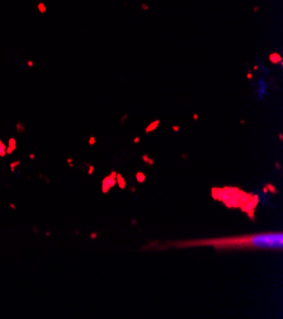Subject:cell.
I'll return each mask as SVG.
<instances>
[{
  "label": "cell",
  "mask_w": 283,
  "mask_h": 319,
  "mask_svg": "<svg viewBox=\"0 0 283 319\" xmlns=\"http://www.w3.org/2000/svg\"><path fill=\"white\" fill-rule=\"evenodd\" d=\"M211 245L219 249L228 248H246V249H282L283 247V234L278 233H259L249 234L240 237H227L216 238L206 240H188V242L174 243V247H201Z\"/></svg>",
  "instance_id": "1"
},
{
  "label": "cell",
  "mask_w": 283,
  "mask_h": 319,
  "mask_svg": "<svg viewBox=\"0 0 283 319\" xmlns=\"http://www.w3.org/2000/svg\"><path fill=\"white\" fill-rule=\"evenodd\" d=\"M212 197L216 200L222 201L227 207H239L244 212L248 214L254 220V210L259 202V197L256 195L246 193V192L234 188V187H225V188H212Z\"/></svg>",
  "instance_id": "2"
},
{
  "label": "cell",
  "mask_w": 283,
  "mask_h": 319,
  "mask_svg": "<svg viewBox=\"0 0 283 319\" xmlns=\"http://www.w3.org/2000/svg\"><path fill=\"white\" fill-rule=\"evenodd\" d=\"M116 176H117V173L112 172L109 176H107L103 179V182H102V191H103L104 193H107V192L109 191L114 184H116Z\"/></svg>",
  "instance_id": "3"
},
{
  "label": "cell",
  "mask_w": 283,
  "mask_h": 319,
  "mask_svg": "<svg viewBox=\"0 0 283 319\" xmlns=\"http://www.w3.org/2000/svg\"><path fill=\"white\" fill-rule=\"evenodd\" d=\"M258 93H259V95H258V98L259 99H262L264 95H266V93H267V83L264 81V80H260L259 81V89H258Z\"/></svg>",
  "instance_id": "4"
},
{
  "label": "cell",
  "mask_w": 283,
  "mask_h": 319,
  "mask_svg": "<svg viewBox=\"0 0 283 319\" xmlns=\"http://www.w3.org/2000/svg\"><path fill=\"white\" fill-rule=\"evenodd\" d=\"M15 148H17V145H15V140L14 139H10L9 140V146H8V149H7V154H11L15 150Z\"/></svg>",
  "instance_id": "5"
},
{
  "label": "cell",
  "mask_w": 283,
  "mask_h": 319,
  "mask_svg": "<svg viewBox=\"0 0 283 319\" xmlns=\"http://www.w3.org/2000/svg\"><path fill=\"white\" fill-rule=\"evenodd\" d=\"M116 178H117L118 183H119V187H121V188H124V187H126V182H124V179L122 178V176H121V174H117V176H116Z\"/></svg>",
  "instance_id": "6"
},
{
  "label": "cell",
  "mask_w": 283,
  "mask_h": 319,
  "mask_svg": "<svg viewBox=\"0 0 283 319\" xmlns=\"http://www.w3.org/2000/svg\"><path fill=\"white\" fill-rule=\"evenodd\" d=\"M7 155V148H5V144L3 141H0V156Z\"/></svg>",
  "instance_id": "7"
},
{
  "label": "cell",
  "mask_w": 283,
  "mask_h": 319,
  "mask_svg": "<svg viewBox=\"0 0 283 319\" xmlns=\"http://www.w3.org/2000/svg\"><path fill=\"white\" fill-rule=\"evenodd\" d=\"M158 125H159V121H155V122H153V123H151V125H150V126H149V127L146 129V132H150V131H151V130H154V129H156V126H158Z\"/></svg>",
  "instance_id": "8"
},
{
  "label": "cell",
  "mask_w": 283,
  "mask_h": 319,
  "mask_svg": "<svg viewBox=\"0 0 283 319\" xmlns=\"http://www.w3.org/2000/svg\"><path fill=\"white\" fill-rule=\"evenodd\" d=\"M270 60H272V61H273V64H274V61H275V60H278L279 62H282V60H281V57H279V55H278V53H275V55H274V53H273V55H270Z\"/></svg>",
  "instance_id": "9"
},
{
  "label": "cell",
  "mask_w": 283,
  "mask_h": 319,
  "mask_svg": "<svg viewBox=\"0 0 283 319\" xmlns=\"http://www.w3.org/2000/svg\"><path fill=\"white\" fill-rule=\"evenodd\" d=\"M19 164H20V161H19V160H15V161H13V163H10V169H11V171H14V169H15V167H17V165H19Z\"/></svg>",
  "instance_id": "10"
},
{
  "label": "cell",
  "mask_w": 283,
  "mask_h": 319,
  "mask_svg": "<svg viewBox=\"0 0 283 319\" xmlns=\"http://www.w3.org/2000/svg\"><path fill=\"white\" fill-rule=\"evenodd\" d=\"M143 160H146L147 163H149V165H153L154 164V160H151V159H149L146 155H143Z\"/></svg>",
  "instance_id": "11"
},
{
  "label": "cell",
  "mask_w": 283,
  "mask_h": 319,
  "mask_svg": "<svg viewBox=\"0 0 283 319\" xmlns=\"http://www.w3.org/2000/svg\"><path fill=\"white\" fill-rule=\"evenodd\" d=\"M137 179L142 182V180H145V176H142V173H137Z\"/></svg>",
  "instance_id": "12"
},
{
  "label": "cell",
  "mask_w": 283,
  "mask_h": 319,
  "mask_svg": "<svg viewBox=\"0 0 283 319\" xmlns=\"http://www.w3.org/2000/svg\"><path fill=\"white\" fill-rule=\"evenodd\" d=\"M93 172H94V167L90 165V167H89V171H88V174H92Z\"/></svg>",
  "instance_id": "13"
},
{
  "label": "cell",
  "mask_w": 283,
  "mask_h": 319,
  "mask_svg": "<svg viewBox=\"0 0 283 319\" xmlns=\"http://www.w3.org/2000/svg\"><path fill=\"white\" fill-rule=\"evenodd\" d=\"M89 142H90V145H94V142H95V139H94V137H92V139L89 140Z\"/></svg>",
  "instance_id": "14"
},
{
  "label": "cell",
  "mask_w": 283,
  "mask_h": 319,
  "mask_svg": "<svg viewBox=\"0 0 283 319\" xmlns=\"http://www.w3.org/2000/svg\"><path fill=\"white\" fill-rule=\"evenodd\" d=\"M90 238H92V239L97 238V233H93V234H90Z\"/></svg>",
  "instance_id": "15"
},
{
  "label": "cell",
  "mask_w": 283,
  "mask_h": 319,
  "mask_svg": "<svg viewBox=\"0 0 283 319\" xmlns=\"http://www.w3.org/2000/svg\"><path fill=\"white\" fill-rule=\"evenodd\" d=\"M268 188H269L270 191H272V192H275V190H274V188H273V187H272V186H270V184H268Z\"/></svg>",
  "instance_id": "16"
},
{
  "label": "cell",
  "mask_w": 283,
  "mask_h": 319,
  "mask_svg": "<svg viewBox=\"0 0 283 319\" xmlns=\"http://www.w3.org/2000/svg\"><path fill=\"white\" fill-rule=\"evenodd\" d=\"M9 206H10V209H13V210L15 209V205H14V203H10V205H9Z\"/></svg>",
  "instance_id": "17"
},
{
  "label": "cell",
  "mask_w": 283,
  "mask_h": 319,
  "mask_svg": "<svg viewBox=\"0 0 283 319\" xmlns=\"http://www.w3.org/2000/svg\"><path fill=\"white\" fill-rule=\"evenodd\" d=\"M68 163H69V165L71 167V165H73V164H71V163H73V160H71V159H68Z\"/></svg>",
  "instance_id": "18"
}]
</instances>
